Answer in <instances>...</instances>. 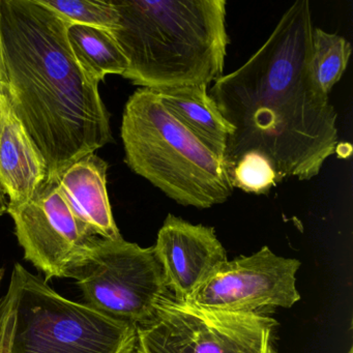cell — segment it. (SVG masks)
<instances>
[{"instance_id": "obj_16", "label": "cell", "mask_w": 353, "mask_h": 353, "mask_svg": "<svg viewBox=\"0 0 353 353\" xmlns=\"http://www.w3.org/2000/svg\"><path fill=\"white\" fill-rule=\"evenodd\" d=\"M70 24L94 26L108 32L119 28V13L109 1L90 0H40Z\"/></svg>"}, {"instance_id": "obj_20", "label": "cell", "mask_w": 353, "mask_h": 353, "mask_svg": "<svg viewBox=\"0 0 353 353\" xmlns=\"http://www.w3.org/2000/svg\"><path fill=\"white\" fill-rule=\"evenodd\" d=\"M1 123H3V98L0 94V129H1Z\"/></svg>"}, {"instance_id": "obj_8", "label": "cell", "mask_w": 353, "mask_h": 353, "mask_svg": "<svg viewBox=\"0 0 353 353\" xmlns=\"http://www.w3.org/2000/svg\"><path fill=\"white\" fill-rule=\"evenodd\" d=\"M299 268V260L281 257L265 245L253 255L220 264L185 301L216 311L270 316L301 299Z\"/></svg>"}, {"instance_id": "obj_9", "label": "cell", "mask_w": 353, "mask_h": 353, "mask_svg": "<svg viewBox=\"0 0 353 353\" xmlns=\"http://www.w3.org/2000/svg\"><path fill=\"white\" fill-rule=\"evenodd\" d=\"M24 258L46 276L71 278L97 236L88 234L70 210L57 179H45L24 203L8 204Z\"/></svg>"}, {"instance_id": "obj_18", "label": "cell", "mask_w": 353, "mask_h": 353, "mask_svg": "<svg viewBox=\"0 0 353 353\" xmlns=\"http://www.w3.org/2000/svg\"><path fill=\"white\" fill-rule=\"evenodd\" d=\"M8 210V204L6 202V192L3 183L0 181V216H3Z\"/></svg>"}, {"instance_id": "obj_14", "label": "cell", "mask_w": 353, "mask_h": 353, "mask_svg": "<svg viewBox=\"0 0 353 353\" xmlns=\"http://www.w3.org/2000/svg\"><path fill=\"white\" fill-rule=\"evenodd\" d=\"M67 36L78 63L99 83L107 75L123 76L127 71V59L108 30L69 23Z\"/></svg>"}, {"instance_id": "obj_1", "label": "cell", "mask_w": 353, "mask_h": 353, "mask_svg": "<svg viewBox=\"0 0 353 353\" xmlns=\"http://www.w3.org/2000/svg\"><path fill=\"white\" fill-rule=\"evenodd\" d=\"M313 30L309 1L297 0L241 68L214 81L208 94L233 129L227 170L258 152L281 181H309L338 150V117L312 70Z\"/></svg>"}, {"instance_id": "obj_10", "label": "cell", "mask_w": 353, "mask_h": 353, "mask_svg": "<svg viewBox=\"0 0 353 353\" xmlns=\"http://www.w3.org/2000/svg\"><path fill=\"white\" fill-rule=\"evenodd\" d=\"M154 256L169 291L187 301L212 270L227 261V252L212 227L168 214L158 233Z\"/></svg>"}, {"instance_id": "obj_6", "label": "cell", "mask_w": 353, "mask_h": 353, "mask_svg": "<svg viewBox=\"0 0 353 353\" xmlns=\"http://www.w3.org/2000/svg\"><path fill=\"white\" fill-rule=\"evenodd\" d=\"M272 316L198 307L168 293L137 325L135 353H279Z\"/></svg>"}, {"instance_id": "obj_15", "label": "cell", "mask_w": 353, "mask_h": 353, "mask_svg": "<svg viewBox=\"0 0 353 353\" xmlns=\"http://www.w3.org/2000/svg\"><path fill=\"white\" fill-rule=\"evenodd\" d=\"M346 39L314 28L312 36L311 63L314 77L324 94H330L346 71L351 55Z\"/></svg>"}, {"instance_id": "obj_4", "label": "cell", "mask_w": 353, "mask_h": 353, "mask_svg": "<svg viewBox=\"0 0 353 353\" xmlns=\"http://www.w3.org/2000/svg\"><path fill=\"white\" fill-rule=\"evenodd\" d=\"M121 139L128 166L177 203L203 210L232 195L223 159L177 119L154 90L139 88L130 97Z\"/></svg>"}, {"instance_id": "obj_21", "label": "cell", "mask_w": 353, "mask_h": 353, "mask_svg": "<svg viewBox=\"0 0 353 353\" xmlns=\"http://www.w3.org/2000/svg\"><path fill=\"white\" fill-rule=\"evenodd\" d=\"M0 280H1V272H0Z\"/></svg>"}, {"instance_id": "obj_12", "label": "cell", "mask_w": 353, "mask_h": 353, "mask_svg": "<svg viewBox=\"0 0 353 353\" xmlns=\"http://www.w3.org/2000/svg\"><path fill=\"white\" fill-rule=\"evenodd\" d=\"M3 98L0 129V181L12 205L24 203L47 177V166L40 150Z\"/></svg>"}, {"instance_id": "obj_7", "label": "cell", "mask_w": 353, "mask_h": 353, "mask_svg": "<svg viewBox=\"0 0 353 353\" xmlns=\"http://www.w3.org/2000/svg\"><path fill=\"white\" fill-rule=\"evenodd\" d=\"M85 305L113 319L136 326L154 316L170 293L154 249L96 237L72 272Z\"/></svg>"}, {"instance_id": "obj_11", "label": "cell", "mask_w": 353, "mask_h": 353, "mask_svg": "<svg viewBox=\"0 0 353 353\" xmlns=\"http://www.w3.org/2000/svg\"><path fill=\"white\" fill-rule=\"evenodd\" d=\"M108 164L90 154L68 167L57 177L70 210L88 234L101 239L121 237L107 193Z\"/></svg>"}, {"instance_id": "obj_5", "label": "cell", "mask_w": 353, "mask_h": 353, "mask_svg": "<svg viewBox=\"0 0 353 353\" xmlns=\"http://www.w3.org/2000/svg\"><path fill=\"white\" fill-rule=\"evenodd\" d=\"M137 326L70 301L16 263L0 299V353H135Z\"/></svg>"}, {"instance_id": "obj_3", "label": "cell", "mask_w": 353, "mask_h": 353, "mask_svg": "<svg viewBox=\"0 0 353 353\" xmlns=\"http://www.w3.org/2000/svg\"><path fill=\"white\" fill-rule=\"evenodd\" d=\"M119 28L110 32L128 61L123 77L152 90L205 85L223 76L225 0H110Z\"/></svg>"}, {"instance_id": "obj_17", "label": "cell", "mask_w": 353, "mask_h": 353, "mask_svg": "<svg viewBox=\"0 0 353 353\" xmlns=\"http://www.w3.org/2000/svg\"><path fill=\"white\" fill-rule=\"evenodd\" d=\"M233 188L245 193H270L272 188L281 183L270 161L258 152H248L239 159L228 170Z\"/></svg>"}, {"instance_id": "obj_2", "label": "cell", "mask_w": 353, "mask_h": 353, "mask_svg": "<svg viewBox=\"0 0 353 353\" xmlns=\"http://www.w3.org/2000/svg\"><path fill=\"white\" fill-rule=\"evenodd\" d=\"M68 26L40 0H0V94L40 150L47 179L112 141L99 82L78 63Z\"/></svg>"}, {"instance_id": "obj_19", "label": "cell", "mask_w": 353, "mask_h": 353, "mask_svg": "<svg viewBox=\"0 0 353 353\" xmlns=\"http://www.w3.org/2000/svg\"><path fill=\"white\" fill-rule=\"evenodd\" d=\"M5 83V70H3V54H1V42H0V92Z\"/></svg>"}, {"instance_id": "obj_13", "label": "cell", "mask_w": 353, "mask_h": 353, "mask_svg": "<svg viewBox=\"0 0 353 353\" xmlns=\"http://www.w3.org/2000/svg\"><path fill=\"white\" fill-rule=\"evenodd\" d=\"M167 109L191 130L216 156L224 159L232 127L225 121L208 86L194 85L154 90ZM224 161V160H223Z\"/></svg>"}]
</instances>
